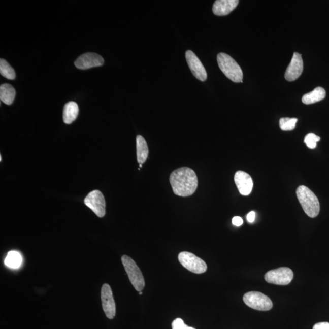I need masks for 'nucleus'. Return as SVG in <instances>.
Masks as SVG:
<instances>
[{"label":"nucleus","instance_id":"obj_17","mask_svg":"<svg viewBox=\"0 0 329 329\" xmlns=\"http://www.w3.org/2000/svg\"><path fill=\"white\" fill-rule=\"evenodd\" d=\"M325 96L326 92L324 88L318 87L311 92L304 94L302 101L305 105H311L324 99Z\"/></svg>","mask_w":329,"mask_h":329},{"label":"nucleus","instance_id":"obj_10","mask_svg":"<svg viewBox=\"0 0 329 329\" xmlns=\"http://www.w3.org/2000/svg\"><path fill=\"white\" fill-rule=\"evenodd\" d=\"M185 57L189 68L195 78L201 81H205L207 78V72L199 58L190 50L186 51Z\"/></svg>","mask_w":329,"mask_h":329},{"label":"nucleus","instance_id":"obj_24","mask_svg":"<svg viewBox=\"0 0 329 329\" xmlns=\"http://www.w3.org/2000/svg\"><path fill=\"white\" fill-rule=\"evenodd\" d=\"M313 329H329V323L327 322L317 323L313 326Z\"/></svg>","mask_w":329,"mask_h":329},{"label":"nucleus","instance_id":"obj_4","mask_svg":"<svg viewBox=\"0 0 329 329\" xmlns=\"http://www.w3.org/2000/svg\"><path fill=\"white\" fill-rule=\"evenodd\" d=\"M121 261L134 288L137 291H142L145 286V279L135 261L129 256L124 255L121 257Z\"/></svg>","mask_w":329,"mask_h":329},{"label":"nucleus","instance_id":"obj_27","mask_svg":"<svg viewBox=\"0 0 329 329\" xmlns=\"http://www.w3.org/2000/svg\"><path fill=\"white\" fill-rule=\"evenodd\" d=\"M139 294H140V295H142V291H140V292H139Z\"/></svg>","mask_w":329,"mask_h":329},{"label":"nucleus","instance_id":"obj_19","mask_svg":"<svg viewBox=\"0 0 329 329\" xmlns=\"http://www.w3.org/2000/svg\"><path fill=\"white\" fill-rule=\"evenodd\" d=\"M22 263V257L19 252L10 251L5 258V264L9 268H18Z\"/></svg>","mask_w":329,"mask_h":329},{"label":"nucleus","instance_id":"obj_8","mask_svg":"<svg viewBox=\"0 0 329 329\" xmlns=\"http://www.w3.org/2000/svg\"><path fill=\"white\" fill-rule=\"evenodd\" d=\"M84 204L100 218L106 215V201L102 192L94 190L88 193L84 200Z\"/></svg>","mask_w":329,"mask_h":329},{"label":"nucleus","instance_id":"obj_28","mask_svg":"<svg viewBox=\"0 0 329 329\" xmlns=\"http://www.w3.org/2000/svg\"><path fill=\"white\" fill-rule=\"evenodd\" d=\"M140 168H142V164H140Z\"/></svg>","mask_w":329,"mask_h":329},{"label":"nucleus","instance_id":"obj_12","mask_svg":"<svg viewBox=\"0 0 329 329\" xmlns=\"http://www.w3.org/2000/svg\"><path fill=\"white\" fill-rule=\"evenodd\" d=\"M303 58L300 53H294L290 63L285 73V78L288 81H294L300 77L303 72Z\"/></svg>","mask_w":329,"mask_h":329},{"label":"nucleus","instance_id":"obj_13","mask_svg":"<svg viewBox=\"0 0 329 329\" xmlns=\"http://www.w3.org/2000/svg\"><path fill=\"white\" fill-rule=\"evenodd\" d=\"M234 181L241 194L248 196L251 193L254 184L249 174L239 171L235 174Z\"/></svg>","mask_w":329,"mask_h":329},{"label":"nucleus","instance_id":"obj_14","mask_svg":"<svg viewBox=\"0 0 329 329\" xmlns=\"http://www.w3.org/2000/svg\"><path fill=\"white\" fill-rule=\"evenodd\" d=\"M238 0H217L213 4V14L218 16H224L229 14L239 5Z\"/></svg>","mask_w":329,"mask_h":329},{"label":"nucleus","instance_id":"obj_7","mask_svg":"<svg viewBox=\"0 0 329 329\" xmlns=\"http://www.w3.org/2000/svg\"><path fill=\"white\" fill-rule=\"evenodd\" d=\"M293 272L289 268L282 267L268 271L265 279L268 283L279 285H287L293 279Z\"/></svg>","mask_w":329,"mask_h":329},{"label":"nucleus","instance_id":"obj_1","mask_svg":"<svg viewBox=\"0 0 329 329\" xmlns=\"http://www.w3.org/2000/svg\"><path fill=\"white\" fill-rule=\"evenodd\" d=\"M170 182L174 193L179 196L187 197L193 194L198 185L196 173L188 167H182L171 173Z\"/></svg>","mask_w":329,"mask_h":329},{"label":"nucleus","instance_id":"obj_15","mask_svg":"<svg viewBox=\"0 0 329 329\" xmlns=\"http://www.w3.org/2000/svg\"><path fill=\"white\" fill-rule=\"evenodd\" d=\"M137 161L139 164H143L147 160L149 149L144 137L138 135L136 137Z\"/></svg>","mask_w":329,"mask_h":329},{"label":"nucleus","instance_id":"obj_23","mask_svg":"<svg viewBox=\"0 0 329 329\" xmlns=\"http://www.w3.org/2000/svg\"><path fill=\"white\" fill-rule=\"evenodd\" d=\"M173 329H195L194 328L188 327L186 325L181 318H176L172 322Z\"/></svg>","mask_w":329,"mask_h":329},{"label":"nucleus","instance_id":"obj_2","mask_svg":"<svg viewBox=\"0 0 329 329\" xmlns=\"http://www.w3.org/2000/svg\"><path fill=\"white\" fill-rule=\"evenodd\" d=\"M297 195L305 213L310 218L316 217L320 211V204L315 193L306 186L300 185Z\"/></svg>","mask_w":329,"mask_h":329},{"label":"nucleus","instance_id":"obj_20","mask_svg":"<svg viewBox=\"0 0 329 329\" xmlns=\"http://www.w3.org/2000/svg\"><path fill=\"white\" fill-rule=\"evenodd\" d=\"M0 73L6 78L13 80L16 77L14 70L5 59L0 60Z\"/></svg>","mask_w":329,"mask_h":329},{"label":"nucleus","instance_id":"obj_26","mask_svg":"<svg viewBox=\"0 0 329 329\" xmlns=\"http://www.w3.org/2000/svg\"><path fill=\"white\" fill-rule=\"evenodd\" d=\"M247 221H248L250 223H252L253 222L255 221V213L254 212H250L248 215H247Z\"/></svg>","mask_w":329,"mask_h":329},{"label":"nucleus","instance_id":"obj_18","mask_svg":"<svg viewBox=\"0 0 329 329\" xmlns=\"http://www.w3.org/2000/svg\"><path fill=\"white\" fill-rule=\"evenodd\" d=\"M15 95H16V91L11 85L5 84L0 86V99L6 105H12L14 102Z\"/></svg>","mask_w":329,"mask_h":329},{"label":"nucleus","instance_id":"obj_11","mask_svg":"<svg viewBox=\"0 0 329 329\" xmlns=\"http://www.w3.org/2000/svg\"><path fill=\"white\" fill-rule=\"evenodd\" d=\"M105 60L100 55L94 53H87L79 56L75 62L79 69L86 70L103 65Z\"/></svg>","mask_w":329,"mask_h":329},{"label":"nucleus","instance_id":"obj_9","mask_svg":"<svg viewBox=\"0 0 329 329\" xmlns=\"http://www.w3.org/2000/svg\"><path fill=\"white\" fill-rule=\"evenodd\" d=\"M102 306L104 312L109 319H113L116 315V305L113 297L111 286L108 283H105L102 286L101 292Z\"/></svg>","mask_w":329,"mask_h":329},{"label":"nucleus","instance_id":"obj_22","mask_svg":"<svg viewBox=\"0 0 329 329\" xmlns=\"http://www.w3.org/2000/svg\"><path fill=\"white\" fill-rule=\"evenodd\" d=\"M320 139H321L320 137L316 136V134L309 133L305 137L304 142L308 148L313 149L316 147L317 142H319Z\"/></svg>","mask_w":329,"mask_h":329},{"label":"nucleus","instance_id":"obj_5","mask_svg":"<svg viewBox=\"0 0 329 329\" xmlns=\"http://www.w3.org/2000/svg\"><path fill=\"white\" fill-rule=\"evenodd\" d=\"M243 301L250 308L259 311L270 310L273 306L270 298L260 292H247L244 295Z\"/></svg>","mask_w":329,"mask_h":329},{"label":"nucleus","instance_id":"obj_21","mask_svg":"<svg viewBox=\"0 0 329 329\" xmlns=\"http://www.w3.org/2000/svg\"><path fill=\"white\" fill-rule=\"evenodd\" d=\"M297 121L298 119L295 118H282L279 121L280 129L284 131L293 130Z\"/></svg>","mask_w":329,"mask_h":329},{"label":"nucleus","instance_id":"obj_6","mask_svg":"<svg viewBox=\"0 0 329 329\" xmlns=\"http://www.w3.org/2000/svg\"><path fill=\"white\" fill-rule=\"evenodd\" d=\"M180 263L191 273L202 274L205 273L207 266L205 261L189 252H182L178 255Z\"/></svg>","mask_w":329,"mask_h":329},{"label":"nucleus","instance_id":"obj_25","mask_svg":"<svg viewBox=\"0 0 329 329\" xmlns=\"http://www.w3.org/2000/svg\"><path fill=\"white\" fill-rule=\"evenodd\" d=\"M233 224L237 227L241 226L243 224V219L240 216H235L233 218Z\"/></svg>","mask_w":329,"mask_h":329},{"label":"nucleus","instance_id":"obj_3","mask_svg":"<svg viewBox=\"0 0 329 329\" xmlns=\"http://www.w3.org/2000/svg\"><path fill=\"white\" fill-rule=\"evenodd\" d=\"M217 61L219 69L227 78L234 82H243L242 70L229 55L219 53L217 56Z\"/></svg>","mask_w":329,"mask_h":329},{"label":"nucleus","instance_id":"obj_16","mask_svg":"<svg viewBox=\"0 0 329 329\" xmlns=\"http://www.w3.org/2000/svg\"><path fill=\"white\" fill-rule=\"evenodd\" d=\"M79 114V107L77 103L74 102L67 103L64 106L63 111V120L64 123L70 124L77 118Z\"/></svg>","mask_w":329,"mask_h":329}]
</instances>
